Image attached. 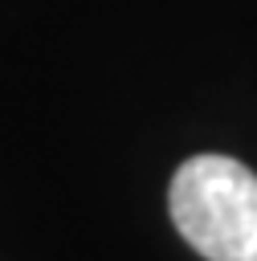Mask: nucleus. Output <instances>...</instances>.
<instances>
[{"mask_svg": "<svg viewBox=\"0 0 257 261\" xmlns=\"http://www.w3.org/2000/svg\"><path fill=\"white\" fill-rule=\"evenodd\" d=\"M171 224L208 261H241L257 245V171L228 155H192L167 192Z\"/></svg>", "mask_w": 257, "mask_h": 261, "instance_id": "f257e3e1", "label": "nucleus"}, {"mask_svg": "<svg viewBox=\"0 0 257 261\" xmlns=\"http://www.w3.org/2000/svg\"><path fill=\"white\" fill-rule=\"evenodd\" d=\"M241 261H257V245H253V249H249V253H245Z\"/></svg>", "mask_w": 257, "mask_h": 261, "instance_id": "f03ea898", "label": "nucleus"}]
</instances>
